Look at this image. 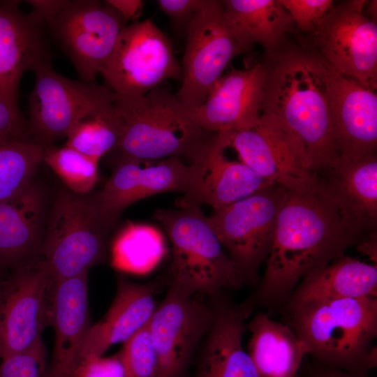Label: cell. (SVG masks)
<instances>
[{
    "label": "cell",
    "mask_w": 377,
    "mask_h": 377,
    "mask_svg": "<svg viewBox=\"0 0 377 377\" xmlns=\"http://www.w3.org/2000/svg\"><path fill=\"white\" fill-rule=\"evenodd\" d=\"M260 120L284 138L308 170L321 176L338 161L329 96L330 67L313 50L282 45L266 52Z\"/></svg>",
    "instance_id": "1"
},
{
    "label": "cell",
    "mask_w": 377,
    "mask_h": 377,
    "mask_svg": "<svg viewBox=\"0 0 377 377\" xmlns=\"http://www.w3.org/2000/svg\"><path fill=\"white\" fill-rule=\"evenodd\" d=\"M361 240L345 227L318 175L287 189L265 262L260 301L273 305L288 300L306 274L344 256Z\"/></svg>",
    "instance_id": "2"
},
{
    "label": "cell",
    "mask_w": 377,
    "mask_h": 377,
    "mask_svg": "<svg viewBox=\"0 0 377 377\" xmlns=\"http://www.w3.org/2000/svg\"><path fill=\"white\" fill-rule=\"evenodd\" d=\"M288 312L308 354L326 367L362 374L376 367L377 297L314 300Z\"/></svg>",
    "instance_id": "3"
},
{
    "label": "cell",
    "mask_w": 377,
    "mask_h": 377,
    "mask_svg": "<svg viewBox=\"0 0 377 377\" xmlns=\"http://www.w3.org/2000/svg\"><path fill=\"white\" fill-rule=\"evenodd\" d=\"M113 113L120 130L115 151L142 160L180 157L190 162L211 135L191 109L162 85L145 95L118 97Z\"/></svg>",
    "instance_id": "4"
},
{
    "label": "cell",
    "mask_w": 377,
    "mask_h": 377,
    "mask_svg": "<svg viewBox=\"0 0 377 377\" xmlns=\"http://www.w3.org/2000/svg\"><path fill=\"white\" fill-rule=\"evenodd\" d=\"M154 217L171 244L172 286L192 295H216L245 284L200 206L160 209Z\"/></svg>",
    "instance_id": "5"
},
{
    "label": "cell",
    "mask_w": 377,
    "mask_h": 377,
    "mask_svg": "<svg viewBox=\"0 0 377 377\" xmlns=\"http://www.w3.org/2000/svg\"><path fill=\"white\" fill-rule=\"evenodd\" d=\"M107 234L94 195L61 191L48 213L39 256L52 282L88 272L103 260Z\"/></svg>",
    "instance_id": "6"
},
{
    "label": "cell",
    "mask_w": 377,
    "mask_h": 377,
    "mask_svg": "<svg viewBox=\"0 0 377 377\" xmlns=\"http://www.w3.org/2000/svg\"><path fill=\"white\" fill-rule=\"evenodd\" d=\"M35 80L29 98L30 132L37 144L50 146L80 120L113 109L118 96L96 81L73 80L57 73L51 61L33 71Z\"/></svg>",
    "instance_id": "7"
},
{
    "label": "cell",
    "mask_w": 377,
    "mask_h": 377,
    "mask_svg": "<svg viewBox=\"0 0 377 377\" xmlns=\"http://www.w3.org/2000/svg\"><path fill=\"white\" fill-rule=\"evenodd\" d=\"M287 189L272 185L213 209L208 221L245 283L255 284L273 242L277 214Z\"/></svg>",
    "instance_id": "8"
},
{
    "label": "cell",
    "mask_w": 377,
    "mask_h": 377,
    "mask_svg": "<svg viewBox=\"0 0 377 377\" xmlns=\"http://www.w3.org/2000/svg\"><path fill=\"white\" fill-rule=\"evenodd\" d=\"M101 75L118 97L145 95L182 78L171 41L151 20L124 27Z\"/></svg>",
    "instance_id": "9"
},
{
    "label": "cell",
    "mask_w": 377,
    "mask_h": 377,
    "mask_svg": "<svg viewBox=\"0 0 377 377\" xmlns=\"http://www.w3.org/2000/svg\"><path fill=\"white\" fill-rule=\"evenodd\" d=\"M244 52L228 23L221 1L205 0L187 29L177 97L191 110L199 108L232 59Z\"/></svg>",
    "instance_id": "10"
},
{
    "label": "cell",
    "mask_w": 377,
    "mask_h": 377,
    "mask_svg": "<svg viewBox=\"0 0 377 377\" xmlns=\"http://www.w3.org/2000/svg\"><path fill=\"white\" fill-rule=\"evenodd\" d=\"M365 0L334 5L313 34V50L335 72L377 89V24L364 13Z\"/></svg>",
    "instance_id": "11"
},
{
    "label": "cell",
    "mask_w": 377,
    "mask_h": 377,
    "mask_svg": "<svg viewBox=\"0 0 377 377\" xmlns=\"http://www.w3.org/2000/svg\"><path fill=\"white\" fill-rule=\"evenodd\" d=\"M80 79L96 81L126 25L112 8L94 0H65L45 24Z\"/></svg>",
    "instance_id": "12"
},
{
    "label": "cell",
    "mask_w": 377,
    "mask_h": 377,
    "mask_svg": "<svg viewBox=\"0 0 377 377\" xmlns=\"http://www.w3.org/2000/svg\"><path fill=\"white\" fill-rule=\"evenodd\" d=\"M52 282L38 260L12 270L0 295L2 358L23 352L42 339L50 323ZM1 358V359H2Z\"/></svg>",
    "instance_id": "13"
},
{
    "label": "cell",
    "mask_w": 377,
    "mask_h": 377,
    "mask_svg": "<svg viewBox=\"0 0 377 377\" xmlns=\"http://www.w3.org/2000/svg\"><path fill=\"white\" fill-rule=\"evenodd\" d=\"M228 132L214 133L188 163L186 188L178 207L211 206L218 209L245 198L274 184L242 161L229 160Z\"/></svg>",
    "instance_id": "14"
},
{
    "label": "cell",
    "mask_w": 377,
    "mask_h": 377,
    "mask_svg": "<svg viewBox=\"0 0 377 377\" xmlns=\"http://www.w3.org/2000/svg\"><path fill=\"white\" fill-rule=\"evenodd\" d=\"M194 295L172 285L149 322L158 362L157 377H182L212 325L214 310Z\"/></svg>",
    "instance_id": "15"
},
{
    "label": "cell",
    "mask_w": 377,
    "mask_h": 377,
    "mask_svg": "<svg viewBox=\"0 0 377 377\" xmlns=\"http://www.w3.org/2000/svg\"><path fill=\"white\" fill-rule=\"evenodd\" d=\"M188 164L180 157L142 160L119 156L103 188L94 195L105 230L108 233L131 205L166 192L184 193Z\"/></svg>",
    "instance_id": "16"
},
{
    "label": "cell",
    "mask_w": 377,
    "mask_h": 377,
    "mask_svg": "<svg viewBox=\"0 0 377 377\" xmlns=\"http://www.w3.org/2000/svg\"><path fill=\"white\" fill-rule=\"evenodd\" d=\"M265 84L263 62L232 69L215 82L202 105L191 110V116L209 133L252 128L261 117Z\"/></svg>",
    "instance_id": "17"
},
{
    "label": "cell",
    "mask_w": 377,
    "mask_h": 377,
    "mask_svg": "<svg viewBox=\"0 0 377 377\" xmlns=\"http://www.w3.org/2000/svg\"><path fill=\"white\" fill-rule=\"evenodd\" d=\"M45 23L26 13L17 1H0V96L20 108L21 79L42 62L51 61Z\"/></svg>",
    "instance_id": "18"
},
{
    "label": "cell",
    "mask_w": 377,
    "mask_h": 377,
    "mask_svg": "<svg viewBox=\"0 0 377 377\" xmlns=\"http://www.w3.org/2000/svg\"><path fill=\"white\" fill-rule=\"evenodd\" d=\"M329 96L339 157L357 159L376 154V91L331 68Z\"/></svg>",
    "instance_id": "19"
},
{
    "label": "cell",
    "mask_w": 377,
    "mask_h": 377,
    "mask_svg": "<svg viewBox=\"0 0 377 377\" xmlns=\"http://www.w3.org/2000/svg\"><path fill=\"white\" fill-rule=\"evenodd\" d=\"M50 315L54 341L47 377H75L90 327L87 272L52 283Z\"/></svg>",
    "instance_id": "20"
},
{
    "label": "cell",
    "mask_w": 377,
    "mask_h": 377,
    "mask_svg": "<svg viewBox=\"0 0 377 377\" xmlns=\"http://www.w3.org/2000/svg\"><path fill=\"white\" fill-rule=\"evenodd\" d=\"M322 176V175H321ZM320 176L345 227L356 237L376 231L377 224V158L376 154L357 159L340 156Z\"/></svg>",
    "instance_id": "21"
},
{
    "label": "cell",
    "mask_w": 377,
    "mask_h": 377,
    "mask_svg": "<svg viewBox=\"0 0 377 377\" xmlns=\"http://www.w3.org/2000/svg\"><path fill=\"white\" fill-rule=\"evenodd\" d=\"M45 194L34 180L0 202V269L13 270L39 260L48 216Z\"/></svg>",
    "instance_id": "22"
},
{
    "label": "cell",
    "mask_w": 377,
    "mask_h": 377,
    "mask_svg": "<svg viewBox=\"0 0 377 377\" xmlns=\"http://www.w3.org/2000/svg\"><path fill=\"white\" fill-rule=\"evenodd\" d=\"M228 135L229 147L234 148L240 161L274 184L293 189L316 175L302 165L280 133L260 120L252 128Z\"/></svg>",
    "instance_id": "23"
},
{
    "label": "cell",
    "mask_w": 377,
    "mask_h": 377,
    "mask_svg": "<svg viewBox=\"0 0 377 377\" xmlns=\"http://www.w3.org/2000/svg\"><path fill=\"white\" fill-rule=\"evenodd\" d=\"M155 292L154 283L141 284L119 279L117 290L108 311L88 330L81 362L103 355L111 346L125 342L147 325L156 307Z\"/></svg>",
    "instance_id": "24"
},
{
    "label": "cell",
    "mask_w": 377,
    "mask_h": 377,
    "mask_svg": "<svg viewBox=\"0 0 377 377\" xmlns=\"http://www.w3.org/2000/svg\"><path fill=\"white\" fill-rule=\"evenodd\" d=\"M249 311L246 306L216 307L198 377H260L242 343Z\"/></svg>",
    "instance_id": "25"
},
{
    "label": "cell",
    "mask_w": 377,
    "mask_h": 377,
    "mask_svg": "<svg viewBox=\"0 0 377 377\" xmlns=\"http://www.w3.org/2000/svg\"><path fill=\"white\" fill-rule=\"evenodd\" d=\"M377 297V265L343 256L306 274L288 299V307L331 299Z\"/></svg>",
    "instance_id": "26"
},
{
    "label": "cell",
    "mask_w": 377,
    "mask_h": 377,
    "mask_svg": "<svg viewBox=\"0 0 377 377\" xmlns=\"http://www.w3.org/2000/svg\"><path fill=\"white\" fill-rule=\"evenodd\" d=\"M228 23L246 52L254 44L272 52L285 43L294 21L279 0L221 1Z\"/></svg>",
    "instance_id": "27"
},
{
    "label": "cell",
    "mask_w": 377,
    "mask_h": 377,
    "mask_svg": "<svg viewBox=\"0 0 377 377\" xmlns=\"http://www.w3.org/2000/svg\"><path fill=\"white\" fill-rule=\"evenodd\" d=\"M248 327L251 336L248 353L260 377H297L305 344L291 327L260 313Z\"/></svg>",
    "instance_id": "28"
},
{
    "label": "cell",
    "mask_w": 377,
    "mask_h": 377,
    "mask_svg": "<svg viewBox=\"0 0 377 377\" xmlns=\"http://www.w3.org/2000/svg\"><path fill=\"white\" fill-rule=\"evenodd\" d=\"M113 261L119 268L137 274L152 270L166 253L165 240L151 226L132 223L119 233L113 245Z\"/></svg>",
    "instance_id": "29"
},
{
    "label": "cell",
    "mask_w": 377,
    "mask_h": 377,
    "mask_svg": "<svg viewBox=\"0 0 377 377\" xmlns=\"http://www.w3.org/2000/svg\"><path fill=\"white\" fill-rule=\"evenodd\" d=\"M45 147L35 142H0V202L10 200L32 181Z\"/></svg>",
    "instance_id": "30"
},
{
    "label": "cell",
    "mask_w": 377,
    "mask_h": 377,
    "mask_svg": "<svg viewBox=\"0 0 377 377\" xmlns=\"http://www.w3.org/2000/svg\"><path fill=\"white\" fill-rule=\"evenodd\" d=\"M66 138L64 145L99 161L119 145L120 130L113 109L80 120Z\"/></svg>",
    "instance_id": "31"
},
{
    "label": "cell",
    "mask_w": 377,
    "mask_h": 377,
    "mask_svg": "<svg viewBox=\"0 0 377 377\" xmlns=\"http://www.w3.org/2000/svg\"><path fill=\"white\" fill-rule=\"evenodd\" d=\"M98 162L66 145L46 146L43 157L68 190L82 195L89 194L98 180Z\"/></svg>",
    "instance_id": "32"
},
{
    "label": "cell",
    "mask_w": 377,
    "mask_h": 377,
    "mask_svg": "<svg viewBox=\"0 0 377 377\" xmlns=\"http://www.w3.org/2000/svg\"><path fill=\"white\" fill-rule=\"evenodd\" d=\"M148 324L124 342L119 353L126 377L158 376V357Z\"/></svg>",
    "instance_id": "33"
},
{
    "label": "cell",
    "mask_w": 377,
    "mask_h": 377,
    "mask_svg": "<svg viewBox=\"0 0 377 377\" xmlns=\"http://www.w3.org/2000/svg\"><path fill=\"white\" fill-rule=\"evenodd\" d=\"M47 354L43 340L29 349L1 360L0 377H47Z\"/></svg>",
    "instance_id": "34"
},
{
    "label": "cell",
    "mask_w": 377,
    "mask_h": 377,
    "mask_svg": "<svg viewBox=\"0 0 377 377\" xmlns=\"http://www.w3.org/2000/svg\"><path fill=\"white\" fill-rule=\"evenodd\" d=\"M301 31L313 34L318 31L330 10L332 0H279Z\"/></svg>",
    "instance_id": "35"
},
{
    "label": "cell",
    "mask_w": 377,
    "mask_h": 377,
    "mask_svg": "<svg viewBox=\"0 0 377 377\" xmlns=\"http://www.w3.org/2000/svg\"><path fill=\"white\" fill-rule=\"evenodd\" d=\"M0 142H35L20 108L0 96ZM36 143V142H35Z\"/></svg>",
    "instance_id": "36"
},
{
    "label": "cell",
    "mask_w": 377,
    "mask_h": 377,
    "mask_svg": "<svg viewBox=\"0 0 377 377\" xmlns=\"http://www.w3.org/2000/svg\"><path fill=\"white\" fill-rule=\"evenodd\" d=\"M75 377H126L119 353L110 356H96L81 362Z\"/></svg>",
    "instance_id": "37"
},
{
    "label": "cell",
    "mask_w": 377,
    "mask_h": 377,
    "mask_svg": "<svg viewBox=\"0 0 377 377\" xmlns=\"http://www.w3.org/2000/svg\"><path fill=\"white\" fill-rule=\"evenodd\" d=\"M205 0H157L159 9L172 21L173 25L187 30L196 13Z\"/></svg>",
    "instance_id": "38"
},
{
    "label": "cell",
    "mask_w": 377,
    "mask_h": 377,
    "mask_svg": "<svg viewBox=\"0 0 377 377\" xmlns=\"http://www.w3.org/2000/svg\"><path fill=\"white\" fill-rule=\"evenodd\" d=\"M103 2L119 13L124 24L141 15L145 3L141 0H107Z\"/></svg>",
    "instance_id": "39"
},
{
    "label": "cell",
    "mask_w": 377,
    "mask_h": 377,
    "mask_svg": "<svg viewBox=\"0 0 377 377\" xmlns=\"http://www.w3.org/2000/svg\"><path fill=\"white\" fill-rule=\"evenodd\" d=\"M65 0L27 1L32 10L46 24L59 11ZM46 27V26H45Z\"/></svg>",
    "instance_id": "40"
},
{
    "label": "cell",
    "mask_w": 377,
    "mask_h": 377,
    "mask_svg": "<svg viewBox=\"0 0 377 377\" xmlns=\"http://www.w3.org/2000/svg\"><path fill=\"white\" fill-rule=\"evenodd\" d=\"M357 250L367 256L374 265H377V235L374 231L368 234L367 237L363 238L357 244Z\"/></svg>",
    "instance_id": "41"
},
{
    "label": "cell",
    "mask_w": 377,
    "mask_h": 377,
    "mask_svg": "<svg viewBox=\"0 0 377 377\" xmlns=\"http://www.w3.org/2000/svg\"><path fill=\"white\" fill-rule=\"evenodd\" d=\"M312 377H367L365 374L349 372L326 367L315 373Z\"/></svg>",
    "instance_id": "42"
},
{
    "label": "cell",
    "mask_w": 377,
    "mask_h": 377,
    "mask_svg": "<svg viewBox=\"0 0 377 377\" xmlns=\"http://www.w3.org/2000/svg\"><path fill=\"white\" fill-rule=\"evenodd\" d=\"M3 280L0 278V295L2 290Z\"/></svg>",
    "instance_id": "43"
},
{
    "label": "cell",
    "mask_w": 377,
    "mask_h": 377,
    "mask_svg": "<svg viewBox=\"0 0 377 377\" xmlns=\"http://www.w3.org/2000/svg\"><path fill=\"white\" fill-rule=\"evenodd\" d=\"M1 358H2V353H1V349L0 346V360H1Z\"/></svg>",
    "instance_id": "44"
}]
</instances>
